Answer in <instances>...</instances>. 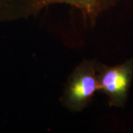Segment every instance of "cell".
Returning <instances> with one entry per match:
<instances>
[{
	"mask_svg": "<svg viewBox=\"0 0 133 133\" xmlns=\"http://www.w3.org/2000/svg\"><path fill=\"white\" fill-rule=\"evenodd\" d=\"M96 60H84L69 76L61 102L73 112H81L91 102L98 92Z\"/></svg>",
	"mask_w": 133,
	"mask_h": 133,
	"instance_id": "obj_2",
	"label": "cell"
},
{
	"mask_svg": "<svg viewBox=\"0 0 133 133\" xmlns=\"http://www.w3.org/2000/svg\"><path fill=\"white\" fill-rule=\"evenodd\" d=\"M97 76L98 91L108 98L109 105L123 107L133 78V59L111 66L98 62Z\"/></svg>",
	"mask_w": 133,
	"mask_h": 133,
	"instance_id": "obj_3",
	"label": "cell"
},
{
	"mask_svg": "<svg viewBox=\"0 0 133 133\" xmlns=\"http://www.w3.org/2000/svg\"><path fill=\"white\" fill-rule=\"evenodd\" d=\"M112 0H0V20L28 18L53 5H65L81 12L90 22L95 21Z\"/></svg>",
	"mask_w": 133,
	"mask_h": 133,
	"instance_id": "obj_1",
	"label": "cell"
}]
</instances>
